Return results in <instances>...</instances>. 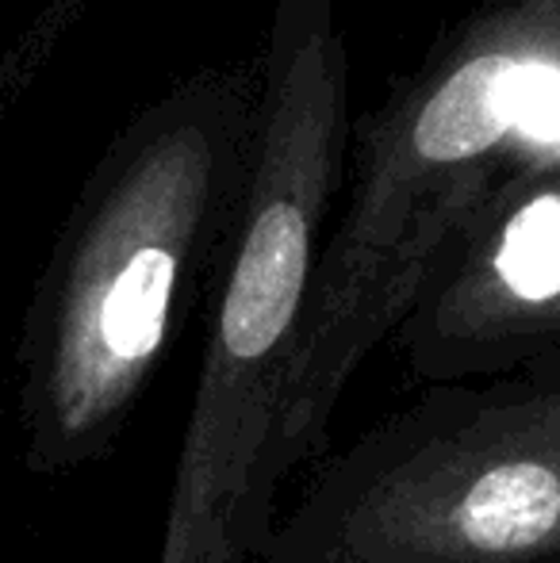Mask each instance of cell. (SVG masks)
<instances>
[{
	"instance_id": "cell-1",
	"label": "cell",
	"mask_w": 560,
	"mask_h": 563,
	"mask_svg": "<svg viewBox=\"0 0 560 563\" xmlns=\"http://www.w3.org/2000/svg\"><path fill=\"white\" fill-rule=\"evenodd\" d=\"M257 85L196 69L108 142L31 288L15 345L35 475L108 460L216 276L246 185Z\"/></svg>"
},
{
	"instance_id": "cell-2",
	"label": "cell",
	"mask_w": 560,
	"mask_h": 563,
	"mask_svg": "<svg viewBox=\"0 0 560 563\" xmlns=\"http://www.w3.org/2000/svg\"><path fill=\"white\" fill-rule=\"evenodd\" d=\"M560 165V20L503 0L365 119L345 219L322 245L281 410L284 487L327 445L361 361L396 334L438 257L518 173Z\"/></svg>"
},
{
	"instance_id": "cell-3",
	"label": "cell",
	"mask_w": 560,
	"mask_h": 563,
	"mask_svg": "<svg viewBox=\"0 0 560 563\" xmlns=\"http://www.w3.org/2000/svg\"><path fill=\"white\" fill-rule=\"evenodd\" d=\"M265 563H560V356L426 387L315 472Z\"/></svg>"
},
{
	"instance_id": "cell-4",
	"label": "cell",
	"mask_w": 560,
	"mask_h": 563,
	"mask_svg": "<svg viewBox=\"0 0 560 563\" xmlns=\"http://www.w3.org/2000/svg\"><path fill=\"white\" fill-rule=\"evenodd\" d=\"M419 384H480L560 356V165L518 173L449 245L399 319Z\"/></svg>"
},
{
	"instance_id": "cell-5",
	"label": "cell",
	"mask_w": 560,
	"mask_h": 563,
	"mask_svg": "<svg viewBox=\"0 0 560 563\" xmlns=\"http://www.w3.org/2000/svg\"><path fill=\"white\" fill-rule=\"evenodd\" d=\"M507 4H518L534 15H553V20H560V0H507Z\"/></svg>"
}]
</instances>
